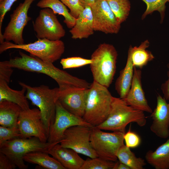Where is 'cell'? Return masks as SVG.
<instances>
[{
    "mask_svg": "<svg viewBox=\"0 0 169 169\" xmlns=\"http://www.w3.org/2000/svg\"><path fill=\"white\" fill-rule=\"evenodd\" d=\"M20 56L0 62V64L12 68L42 73L54 80L60 89L74 87L89 89L90 84L84 79L74 76L55 66L53 63L43 61L34 56L19 51Z\"/></svg>",
    "mask_w": 169,
    "mask_h": 169,
    "instance_id": "cell-1",
    "label": "cell"
},
{
    "mask_svg": "<svg viewBox=\"0 0 169 169\" xmlns=\"http://www.w3.org/2000/svg\"><path fill=\"white\" fill-rule=\"evenodd\" d=\"M131 123H136L141 127L145 126L146 118L144 112L134 109L120 98L113 97L107 118L96 127L102 130L125 133L126 126Z\"/></svg>",
    "mask_w": 169,
    "mask_h": 169,
    "instance_id": "cell-2",
    "label": "cell"
},
{
    "mask_svg": "<svg viewBox=\"0 0 169 169\" xmlns=\"http://www.w3.org/2000/svg\"><path fill=\"white\" fill-rule=\"evenodd\" d=\"M107 88L94 80L89 89L82 118L93 127L102 123L110 112L113 96Z\"/></svg>",
    "mask_w": 169,
    "mask_h": 169,
    "instance_id": "cell-3",
    "label": "cell"
},
{
    "mask_svg": "<svg viewBox=\"0 0 169 169\" xmlns=\"http://www.w3.org/2000/svg\"><path fill=\"white\" fill-rule=\"evenodd\" d=\"M118 53L114 46L104 43L92 54L90 64L94 80L108 88L113 80L116 70Z\"/></svg>",
    "mask_w": 169,
    "mask_h": 169,
    "instance_id": "cell-4",
    "label": "cell"
},
{
    "mask_svg": "<svg viewBox=\"0 0 169 169\" xmlns=\"http://www.w3.org/2000/svg\"><path fill=\"white\" fill-rule=\"evenodd\" d=\"M19 84L26 89L27 99L38 108L49 132L55 118L59 88L50 89L44 85L32 87L21 82H19Z\"/></svg>",
    "mask_w": 169,
    "mask_h": 169,
    "instance_id": "cell-5",
    "label": "cell"
},
{
    "mask_svg": "<svg viewBox=\"0 0 169 169\" xmlns=\"http://www.w3.org/2000/svg\"><path fill=\"white\" fill-rule=\"evenodd\" d=\"M59 143L44 142L38 138L18 137L7 141L0 145V152L7 156L20 169H26L24 156L31 152L40 151L47 152L54 145Z\"/></svg>",
    "mask_w": 169,
    "mask_h": 169,
    "instance_id": "cell-6",
    "label": "cell"
},
{
    "mask_svg": "<svg viewBox=\"0 0 169 169\" xmlns=\"http://www.w3.org/2000/svg\"><path fill=\"white\" fill-rule=\"evenodd\" d=\"M13 49L24 50L44 61L53 63L64 53L65 45L61 40L52 41L46 38H38L33 43L20 45L5 41L0 44V53Z\"/></svg>",
    "mask_w": 169,
    "mask_h": 169,
    "instance_id": "cell-7",
    "label": "cell"
},
{
    "mask_svg": "<svg viewBox=\"0 0 169 169\" xmlns=\"http://www.w3.org/2000/svg\"><path fill=\"white\" fill-rule=\"evenodd\" d=\"M124 134L120 132H105L96 126L92 127L90 143L99 157L116 162L117 151L124 144Z\"/></svg>",
    "mask_w": 169,
    "mask_h": 169,
    "instance_id": "cell-8",
    "label": "cell"
},
{
    "mask_svg": "<svg viewBox=\"0 0 169 169\" xmlns=\"http://www.w3.org/2000/svg\"><path fill=\"white\" fill-rule=\"evenodd\" d=\"M91 127L77 125L69 128L64 132L60 144L90 158L98 157L90 143Z\"/></svg>",
    "mask_w": 169,
    "mask_h": 169,
    "instance_id": "cell-9",
    "label": "cell"
},
{
    "mask_svg": "<svg viewBox=\"0 0 169 169\" xmlns=\"http://www.w3.org/2000/svg\"><path fill=\"white\" fill-rule=\"evenodd\" d=\"M17 125L20 138L35 137L43 142H47L49 132L39 109L22 110L18 118Z\"/></svg>",
    "mask_w": 169,
    "mask_h": 169,
    "instance_id": "cell-10",
    "label": "cell"
},
{
    "mask_svg": "<svg viewBox=\"0 0 169 169\" xmlns=\"http://www.w3.org/2000/svg\"><path fill=\"white\" fill-rule=\"evenodd\" d=\"M35 0H24L20 3L10 15V19L3 34L4 41H13L17 44H24L23 31L31 18L28 16V10Z\"/></svg>",
    "mask_w": 169,
    "mask_h": 169,
    "instance_id": "cell-11",
    "label": "cell"
},
{
    "mask_svg": "<svg viewBox=\"0 0 169 169\" xmlns=\"http://www.w3.org/2000/svg\"><path fill=\"white\" fill-rule=\"evenodd\" d=\"M33 29L38 38L55 41L64 36L65 31L56 14L49 8H43L33 23Z\"/></svg>",
    "mask_w": 169,
    "mask_h": 169,
    "instance_id": "cell-12",
    "label": "cell"
},
{
    "mask_svg": "<svg viewBox=\"0 0 169 169\" xmlns=\"http://www.w3.org/2000/svg\"><path fill=\"white\" fill-rule=\"evenodd\" d=\"M77 125L93 127L85 121L82 117L68 111L57 101L55 118L49 130L47 142L50 143H59L66 130L70 127Z\"/></svg>",
    "mask_w": 169,
    "mask_h": 169,
    "instance_id": "cell-13",
    "label": "cell"
},
{
    "mask_svg": "<svg viewBox=\"0 0 169 169\" xmlns=\"http://www.w3.org/2000/svg\"><path fill=\"white\" fill-rule=\"evenodd\" d=\"M93 18L94 31L105 34H117L120 31L121 24L117 20L106 0H96L90 6Z\"/></svg>",
    "mask_w": 169,
    "mask_h": 169,
    "instance_id": "cell-14",
    "label": "cell"
},
{
    "mask_svg": "<svg viewBox=\"0 0 169 169\" xmlns=\"http://www.w3.org/2000/svg\"><path fill=\"white\" fill-rule=\"evenodd\" d=\"M88 89L74 87L59 88L57 101L70 113L83 117L85 110Z\"/></svg>",
    "mask_w": 169,
    "mask_h": 169,
    "instance_id": "cell-15",
    "label": "cell"
},
{
    "mask_svg": "<svg viewBox=\"0 0 169 169\" xmlns=\"http://www.w3.org/2000/svg\"><path fill=\"white\" fill-rule=\"evenodd\" d=\"M166 100L159 94L156 97V105L151 113L152 121L151 131L159 138L166 139L169 136V100Z\"/></svg>",
    "mask_w": 169,
    "mask_h": 169,
    "instance_id": "cell-16",
    "label": "cell"
},
{
    "mask_svg": "<svg viewBox=\"0 0 169 169\" xmlns=\"http://www.w3.org/2000/svg\"><path fill=\"white\" fill-rule=\"evenodd\" d=\"M141 74V70L134 67L131 85L123 100L128 105L136 110L151 113L153 111L148 104L142 87Z\"/></svg>",
    "mask_w": 169,
    "mask_h": 169,
    "instance_id": "cell-17",
    "label": "cell"
},
{
    "mask_svg": "<svg viewBox=\"0 0 169 169\" xmlns=\"http://www.w3.org/2000/svg\"><path fill=\"white\" fill-rule=\"evenodd\" d=\"M48 153L56 159L65 169H81L85 160L73 150L57 143L49 150Z\"/></svg>",
    "mask_w": 169,
    "mask_h": 169,
    "instance_id": "cell-18",
    "label": "cell"
},
{
    "mask_svg": "<svg viewBox=\"0 0 169 169\" xmlns=\"http://www.w3.org/2000/svg\"><path fill=\"white\" fill-rule=\"evenodd\" d=\"M93 18L90 7L85 6L82 12L76 19L74 26L69 31L73 39L87 38L94 33Z\"/></svg>",
    "mask_w": 169,
    "mask_h": 169,
    "instance_id": "cell-19",
    "label": "cell"
},
{
    "mask_svg": "<svg viewBox=\"0 0 169 169\" xmlns=\"http://www.w3.org/2000/svg\"><path fill=\"white\" fill-rule=\"evenodd\" d=\"M22 87L20 90H13L10 87L7 82L0 79V102L7 100L18 105L23 110L29 109L28 99L25 94L26 89Z\"/></svg>",
    "mask_w": 169,
    "mask_h": 169,
    "instance_id": "cell-20",
    "label": "cell"
},
{
    "mask_svg": "<svg viewBox=\"0 0 169 169\" xmlns=\"http://www.w3.org/2000/svg\"><path fill=\"white\" fill-rule=\"evenodd\" d=\"M145 158L155 169H169V138L155 151H148Z\"/></svg>",
    "mask_w": 169,
    "mask_h": 169,
    "instance_id": "cell-21",
    "label": "cell"
},
{
    "mask_svg": "<svg viewBox=\"0 0 169 169\" xmlns=\"http://www.w3.org/2000/svg\"><path fill=\"white\" fill-rule=\"evenodd\" d=\"M134 71V66L131 59L128 55L125 66L120 71L115 83V90L121 99L125 98L130 89Z\"/></svg>",
    "mask_w": 169,
    "mask_h": 169,
    "instance_id": "cell-22",
    "label": "cell"
},
{
    "mask_svg": "<svg viewBox=\"0 0 169 169\" xmlns=\"http://www.w3.org/2000/svg\"><path fill=\"white\" fill-rule=\"evenodd\" d=\"M23 109L18 105L4 100L0 102V125L6 127L18 125V118Z\"/></svg>",
    "mask_w": 169,
    "mask_h": 169,
    "instance_id": "cell-23",
    "label": "cell"
},
{
    "mask_svg": "<svg viewBox=\"0 0 169 169\" xmlns=\"http://www.w3.org/2000/svg\"><path fill=\"white\" fill-rule=\"evenodd\" d=\"M150 42L146 39L138 47L129 46L128 55L130 57L134 67L141 69L155 58L151 52L146 49Z\"/></svg>",
    "mask_w": 169,
    "mask_h": 169,
    "instance_id": "cell-24",
    "label": "cell"
},
{
    "mask_svg": "<svg viewBox=\"0 0 169 169\" xmlns=\"http://www.w3.org/2000/svg\"><path fill=\"white\" fill-rule=\"evenodd\" d=\"M48 153L36 151L29 152L23 157L25 161L38 165L43 168L47 169H65L62 165Z\"/></svg>",
    "mask_w": 169,
    "mask_h": 169,
    "instance_id": "cell-25",
    "label": "cell"
},
{
    "mask_svg": "<svg viewBox=\"0 0 169 169\" xmlns=\"http://www.w3.org/2000/svg\"><path fill=\"white\" fill-rule=\"evenodd\" d=\"M37 6L42 8H49L55 14L62 15L64 18V22L69 28H72L75 24L76 18L70 14L66 6L59 0H40Z\"/></svg>",
    "mask_w": 169,
    "mask_h": 169,
    "instance_id": "cell-26",
    "label": "cell"
},
{
    "mask_svg": "<svg viewBox=\"0 0 169 169\" xmlns=\"http://www.w3.org/2000/svg\"><path fill=\"white\" fill-rule=\"evenodd\" d=\"M116 156L120 162L126 165L130 169H143L146 165L144 159L137 157L125 144L119 149Z\"/></svg>",
    "mask_w": 169,
    "mask_h": 169,
    "instance_id": "cell-27",
    "label": "cell"
},
{
    "mask_svg": "<svg viewBox=\"0 0 169 169\" xmlns=\"http://www.w3.org/2000/svg\"><path fill=\"white\" fill-rule=\"evenodd\" d=\"M115 17L121 24L126 21L130 11L129 0H106Z\"/></svg>",
    "mask_w": 169,
    "mask_h": 169,
    "instance_id": "cell-28",
    "label": "cell"
},
{
    "mask_svg": "<svg viewBox=\"0 0 169 169\" xmlns=\"http://www.w3.org/2000/svg\"><path fill=\"white\" fill-rule=\"evenodd\" d=\"M146 4V8L141 16L142 19L155 11H158L160 15V22L162 23L165 16L166 3L169 0H141Z\"/></svg>",
    "mask_w": 169,
    "mask_h": 169,
    "instance_id": "cell-29",
    "label": "cell"
},
{
    "mask_svg": "<svg viewBox=\"0 0 169 169\" xmlns=\"http://www.w3.org/2000/svg\"><path fill=\"white\" fill-rule=\"evenodd\" d=\"M117 161H108L99 157L88 158L81 169H114Z\"/></svg>",
    "mask_w": 169,
    "mask_h": 169,
    "instance_id": "cell-30",
    "label": "cell"
},
{
    "mask_svg": "<svg viewBox=\"0 0 169 169\" xmlns=\"http://www.w3.org/2000/svg\"><path fill=\"white\" fill-rule=\"evenodd\" d=\"M64 69L80 67L90 64L91 59L83 58L79 57H73L62 59L60 62Z\"/></svg>",
    "mask_w": 169,
    "mask_h": 169,
    "instance_id": "cell-31",
    "label": "cell"
},
{
    "mask_svg": "<svg viewBox=\"0 0 169 169\" xmlns=\"http://www.w3.org/2000/svg\"><path fill=\"white\" fill-rule=\"evenodd\" d=\"M18 137H20V134L18 125L12 127L0 126V145Z\"/></svg>",
    "mask_w": 169,
    "mask_h": 169,
    "instance_id": "cell-32",
    "label": "cell"
},
{
    "mask_svg": "<svg viewBox=\"0 0 169 169\" xmlns=\"http://www.w3.org/2000/svg\"><path fill=\"white\" fill-rule=\"evenodd\" d=\"M70 10V14L77 18L84 10L85 7L80 0H60Z\"/></svg>",
    "mask_w": 169,
    "mask_h": 169,
    "instance_id": "cell-33",
    "label": "cell"
},
{
    "mask_svg": "<svg viewBox=\"0 0 169 169\" xmlns=\"http://www.w3.org/2000/svg\"><path fill=\"white\" fill-rule=\"evenodd\" d=\"M124 141L125 145L130 148H135L140 144L141 140L139 135L131 131V126L128 131L124 136Z\"/></svg>",
    "mask_w": 169,
    "mask_h": 169,
    "instance_id": "cell-34",
    "label": "cell"
},
{
    "mask_svg": "<svg viewBox=\"0 0 169 169\" xmlns=\"http://www.w3.org/2000/svg\"><path fill=\"white\" fill-rule=\"evenodd\" d=\"M17 0H5L0 3V33L3 20L6 13L9 11L13 4Z\"/></svg>",
    "mask_w": 169,
    "mask_h": 169,
    "instance_id": "cell-35",
    "label": "cell"
},
{
    "mask_svg": "<svg viewBox=\"0 0 169 169\" xmlns=\"http://www.w3.org/2000/svg\"><path fill=\"white\" fill-rule=\"evenodd\" d=\"M16 167L7 156L0 152V169H15Z\"/></svg>",
    "mask_w": 169,
    "mask_h": 169,
    "instance_id": "cell-36",
    "label": "cell"
},
{
    "mask_svg": "<svg viewBox=\"0 0 169 169\" xmlns=\"http://www.w3.org/2000/svg\"><path fill=\"white\" fill-rule=\"evenodd\" d=\"M13 71L12 68L0 64V79H3L8 83Z\"/></svg>",
    "mask_w": 169,
    "mask_h": 169,
    "instance_id": "cell-37",
    "label": "cell"
},
{
    "mask_svg": "<svg viewBox=\"0 0 169 169\" xmlns=\"http://www.w3.org/2000/svg\"><path fill=\"white\" fill-rule=\"evenodd\" d=\"M168 69L167 72L168 79L163 83L161 87V89L163 95V97L167 100H169V63L167 65Z\"/></svg>",
    "mask_w": 169,
    "mask_h": 169,
    "instance_id": "cell-38",
    "label": "cell"
},
{
    "mask_svg": "<svg viewBox=\"0 0 169 169\" xmlns=\"http://www.w3.org/2000/svg\"><path fill=\"white\" fill-rule=\"evenodd\" d=\"M114 169H130V168L126 165L119 161H117Z\"/></svg>",
    "mask_w": 169,
    "mask_h": 169,
    "instance_id": "cell-39",
    "label": "cell"
},
{
    "mask_svg": "<svg viewBox=\"0 0 169 169\" xmlns=\"http://www.w3.org/2000/svg\"><path fill=\"white\" fill-rule=\"evenodd\" d=\"M82 4L85 7L87 5L90 6L94 4L96 0H80Z\"/></svg>",
    "mask_w": 169,
    "mask_h": 169,
    "instance_id": "cell-40",
    "label": "cell"
},
{
    "mask_svg": "<svg viewBox=\"0 0 169 169\" xmlns=\"http://www.w3.org/2000/svg\"><path fill=\"white\" fill-rule=\"evenodd\" d=\"M5 0H0V3H2L3 1H4Z\"/></svg>",
    "mask_w": 169,
    "mask_h": 169,
    "instance_id": "cell-41",
    "label": "cell"
}]
</instances>
